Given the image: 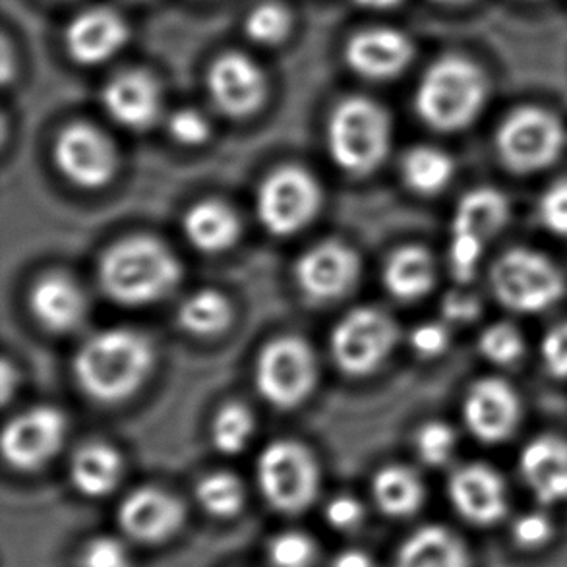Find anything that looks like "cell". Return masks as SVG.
I'll use <instances>...</instances> for the list:
<instances>
[{
	"label": "cell",
	"instance_id": "obj_13",
	"mask_svg": "<svg viewBox=\"0 0 567 567\" xmlns=\"http://www.w3.org/2000/svg\"><path fill=\"white\" fill-rule=\"evenodd\" d=\"M66 434V419L54 406H33L2 432V453L12 467L35 471L53 460Z\"/></svg>",
	"mask_w": 567,
	"mask_h": 567
},
{
	"label": "cell",
	"instance_id": "obj_28",
	"mask_svg": "<svg viewBox=\"0 0 567 567\" xmlns=\"http://www.w3.org/2000/svg\"><path fill=\"white\" fill-rule=\"evenodd\" d=\"M372 494L380 512L390 517H409L421 509L424 486L413 468L403 465L383 467L372 483Z\"/></svg>",
	"mask_w": 567,
	"mask_h": 567
},
{
	"label": "cell",
	"instance_id": "obj_46",
	"mask_svg": "<svg viewBox=\"0 0 567 567\" xmlns=\"http://www.w3.org/2000/svg\"><path fill=\"white\" fill-rule=\"evenodd\" d=\"M12 385H16V370L10 362H2V399L7 401L12 393Z\"/></svg>",
	"mask_w": 567,
	"mask_h": 567
},
{
	"label": "cell",
	"instance_id": "obj_22",
	"mask_svg": "<svg viewBox=\"0 0 567 567\" xmlns=\"http://www.w3.org/2000/svg\"><path fill=\"white\" fill-rule=\"evenodd\" d=\"M30 308L45 330L69 333L84 322L87 299L72 277L54 271L33 285Z\"/></svg>",
	"mask_w": 567,
	"mask_h": 567
},
{
	"label": "cell",
	"instance_id": "obj_37",
	"mask_svg": "<svg viewBox=\"0 0 567 567\" xmlns=\"http://www.w3.org/2000/svg\"><path fill=\"white\" fill-rule=\"evenodd\" d=\"M131 556L121 540L93 538L80 556V567H131Z\"/></svg>",
	"mask_w": 567,
	"mask_h": 567
},
{
	"label": "cell",
	"instance_id": "obj_31",
	"mask_svg": "<svg viewBox=\"0 0 567 567\" xmlns=\"http://www.w3.org/2000/svg\"><path fill=\"white\" fill-rule=\"evenodd\" d=\"M199 506L214 517H235L245 506V486L240 478L225 471H215L204 476L196 486Z\"/></svg>",
	"mask_w": 567,
	"mask_h": 567
},
{
	"label": "cell",
	"instance_id": "obj_20",
	"mask_svg": "<svg viewBox=\"0 0 567 567\" xmlns=\"http://www.w3.org/2000/svg\"><path fill=\"white\" fill-rule=\"evenodd\" d=\"M128 39L123 16L113 8H87L69 23L64 43L80 64H101L113 59Z\"/></svg>",
	"mask_w": 567,
	"mask_h": 567
},
{
	"label": "cell",
	"instance_id": "obj_29",
	"mask_svg": "<svg viewBox=\"0 0 567 567\" xmlns=\"http://www.w3.org/2000/svg\"><path fill=\"white\" fill-rule=\"evenodd\" d=\"M233 322L229 299L214 289L192 292L178 308V323L194 336H217Z\"/></svg>",
	"mask_w": 567,
	"mask_h": 567
},
{
	"label": "cell",
	"instance_id": "obj_10",
	"mask_svg": "<svg viewBox=\"0 0 567 567\" xmlns=\"http://www.w3.org/2000/svg\"><path fill=\"white\" fill-rule=\"evenodd\" d=\"M509 215L506 196L494 188H476L461 198L452 225L450 264L453 276L468 281L475 276L484 246L504 229Z\"/></svg>",
	"mask_w": 567,
	"mask_h": 567
},
{
	"label": "cell",
	"instance_id": "obj_17",
	"mask_svg": "<svg viewBox=\"0 0 567 567\" xmlns=\"http://www.w3.org/2000/svg\"><path fill=\"white\" fill-rule=\"evenodd\" d=\"M463 416L468 430L486 444H498L522 419V401L514 388L498 378H486L468 390Z\"/></svg>",
	"mask_w": 567,
	"mask_h": 567
},
{
	"label": "cell",
	"instance_id": "obj_7",
	"mask_svg": "<svg viewBox=\"0 0 567 567\" xmlns=\"http://www.w3.org/2000/svg\"><path fill=\"white\" fill-rule=\"evenodd\" d=\"M318 382V361L305 339L284 336L261 349L256 361V385L277 409L299 406Z\"/></svg>",
	"mask_w": 567,
	"mask_h": 567
},
{
	"label": "cell",
	"instance_id": "obj_18",
	"mask_svg": "<svg viewBox=\"0 0 567 567\" xmlns=\"http://www.w3.org/2000/svg\"><path fill=\"white\" fill-rule=\"evenodd\" d=\"M414 45L403 31L370 28L349 39L346 61L354 74L367 80H391L411 64Z\"/></svg>",
	"mask_w": 567,
	"mask_h": 567
},
{
	"label": "cell",
	"instance_id": "obj_12",
	"mask_svg": "<svg viewBox=\"0 0 567 567\" xmlns=\"http://www.w3.org/2000/svg\"><path fill=\"white\" fill-rule=\"evenodd\" d=\"M54 162L64 177L82 188H101L118 169L116 147L105 132L87 123L70 124L54 144Z\"/></svg>",
	"mask_w": 567,
	"mask_h": 567
},
{
	"label": "cell",
	"instance_id": "obj_19",
	"mask_svg": "<svg viewBox=\"0 0 567 567\" xmlns=\"http://www.w3.org/2000/svg\"><path fill=\"white\" fill-rule=\"evenodd\" d=\"M103 105L116 123L132 131H146L162 115V87L146 70H126L109 80Z\"/></svg>",
	"mask_w": 567,
	"mask_h": 567
},
{
	"label": "cell",
	"instance_id": "obj_15",
	"mask_svg": "<svg viewBox=\"0 0 567 567\" xmlns=\"http://www.w3.org/2000/svg\"><path fill=\"white\" fill-rule=\"evenodd\" d=\"M207 90L223 115L243 118L261 107L268 82L260 64L248 54L225 53L207 72Z\"/></svg>",
	"mask_w": 567,
	"mask_h": 567
},
{
	"label": "cell",
	"instance_id": "obj_5",
	"mask_svg": "<svg viewBox=\"0 0 567 567\" xmlns=\"http://www.w3.org/2000/svg\"><path fill=\"white\" fill-rule=\"evenodd\" d=\"M258 484L269 506L281 514H302L320 492V467L307 445L277 440L258 457Z\"/></svg>",
	"mask_w": 567,
	"mask_h": 567
},
{
	"label": "cell",
	"instance_id": "obj_23",
	"mask_svg": "<svg viewBox=\"0 0 567 567\" xmlns=\"http://www.w3.org/2000/svg\"><path fill=\"white\" fill-rule=\"evenodd\" d=\"M522 475L538 502L545 506L567 499V442L540 436L522 453Z\"/></svg>",
	"mask_w": 567,
	"mask_h": 567
},
{
	"label": "cell",
	"instance_id": "obj_44",
	"mask_svg": "<svg viewBox=\"0 0 567 567\" xmlns=\"http://www.w3.org/2000/svg\"><path fill=\"white\" fill-rule=\"evenodd\" d=\"M478 312H481V302L467 292H452L442 302V315L450 322H473Z\"/></svg>",
	"mask_w": 567,
	"mask_h": 567
},
{
	"label": "cell",
	"instance_id": "obj_38",
	"mask_svg": "<svg viewBox=\"0 0 567 567\" xmlns=\"http://www.w3.org/2000/svg\"><path fill=\"white\" fill-rule=\"evenodd\" d=\"M169 132L173 138L185 146H199L209 138L212 126L196 109H178L171 116Z\"/></svg>",
	"mask_w": 567,
	"mask_h": 567
},
{
	"label": "cell",
	"instance_id": "obj_40",
	"mask_svg": "<svg viewBox=\"0 0 567 567\" xmlns=\"http://www.w3.org/2000/svg\"><path fill=\"white\" fill-rule=\"evenodd\" d=\"M540 219L556 235H567V181L546 190L540 199Z\"/></svg>",
	"mask_w": 567,
	"mask_h": 567
},
{
	"label": "cell",
	"instance_id": "obj_43",
	"mask_svg": "<svg viewBox=\"0 0 567 567\" xmlns=\"http://www.w3.org/2000/svg\"><path fill=\"white\" fill-rule=\"evenodd\" d=\"M450 343V333L442 323H422L411 331V347L416 354L432 359L444 353Z\"/></svg>",
	"mask_w": 567,
	"mask_h": 567
},
{
	"label": "cell",
	"instance_id": "obj_21",
	"mask_svg": "<svg viewBox=\"0 0 567 567\" xmlns=\"http://www.w3.org/2000/svg\"><path fill=\"white\" fill-rule=\"evenodd\" d=\"M450 498L463 519L475 525H494L507 512V491L502 476L486 465H467L450 481Z\"/></svg>",
	"mask_w": 567,
	"mask_h": 567
},
{
	"label": "cell",
	"instance_id": "obj_2",
	"mask_svg": "<svg viewBox=\"0 0 567 567\" xmlns=\"http://www.w3.org/2000/svg\"><path fill=\"white\" fill-rule=\"evenodd\" d=\"M183 276L177 256L154 237H128L105 250L100 284L109 299L144 307L167 297Z\"/></svg>",
	"mask_w": 567,
	"mask_h": 567
},
{
	"label": "cell",
	"instance_id": "obj_6",
	"mask_svg": "<svg viewBox=\"0 0 567 567\" xmlns=\"http://www.w3.org/2000/svg\"><path fill=\"white\" fill-rule=\"evenodd\" d=\"M492 291L499 302L515 312H543L566 291L560 269L543 254L515 248L499 256L492 266Z\"/></svg>",
	"mask_w": 567,
	"mask_h": 567
},
{
	"label": "cell",
	"instance_id": "obj_8",
	"mask_svg": "<svg viewBox=\"0 0 567 567\" xmlns=\"http://www.w3.org/2000/svg\"><path fill=\"white\" fill-rule=\"evenodd\" d=\"M399 328L377 307L354 308L331 331V357L351 377L370 374L398 346Z\"/></svg>",
	"mask_w": 567,
	"mask_h": 567
},
{
	"label": "cell",
	"instance_id": "obj_33",
	"mask_svg": "<svg viewBox=\"0 0 567 567\" xmlns=\"http://www.w3.org/2000/svg\"><path fill=\"white\" fill-rule=\"evenodd\" d=\"M291 12L277 2H264L246 16V35L258 45H277L291 31Z\"/></svg>",
	"mask_w": 567,
	"mask_h": 567
},
{
	"label": "cell",
	"instance_id": "obj_47",
	"mask_svg": "<svg viewBox=\"0 0 567 567\" xmlns=\"http://www.w3.org/2000/svg\"><path fill=\"white\" fill-rule=\"evenodd\" d=\"M401 0H354V4L369 10H390L398 7Z\"/></svg>",
	"mask_w": 567,
	"mask_h": 567
},
{
	"label": "cell",
	"instance_id": "obj_1",
	"mask_svg": "<svg viewBox=\"0 0 567 567\" xmlns=\"http://www.w3.org/2000/svg\"><path fill=\"white\" fill-rule=\"evenodd\" d=\"M154 367V349L138 331L113 328L85 341L74 359L76 382L87 398L118 403L131 398Z\"/></svg>",
	"mask_w": 567,
	"mask_h": 567
},
{
	"label": "cell",
	"instance_id": "obj_30",
	"mask_svg": "<svg viewBox=\"0 0 567 567\" xmlns=\"http://www.w3.org/2000/svg\"><path fill=\"white\" fill-rule=\"evenodd\" d=\"M401 173L406 186L414 192L437 194L452 181V157L436 147H413L406 152L401 162Z\"/></svg>",
	"mask_w": 567,
	"mask_h": 567
},
{
	"label": "cell",
	"instance_id": "obj_34",
	"mask_svg": "<svg viewBox=\"0 0 567 567\" xmlns=\"http://www.w3.org/2000/svg\"><path fill=\"white\" fill-rule=\"evenodd\" d=\"M318 548L300 530H285L269 540L268 558L274 567H312Z\"/></svg>",
	"mask_w": 567,
	"mask_h": 567
},
{
	"label": "cell",
	"instance_id": "obj_16",
	"mask_svg": "<svg viewBox=\"0 0 567 567\" xmlns=\"http://www.w3.org/2000/svg\"><path fill=\"white\" fill-rule=\"evenodd\" d=\"M185 523L183 502L163 488L144 486L131 492L118 506V525L128 537L144 545H159Z\"/></svg>",
	"mask_w": 567,
	"mask_h": 567
},
{
	"label": "cell",
	"instance_id": "obj_26",
	"mask_svg": "<svg viewBox=\"0 0 567 567\" xmlns=\"http://www.w3.org/2000/svg\"><path fill=\"white\" fill-rule=\"evenodd\" d=\"M395 567H468L467 550L452 530L430 525L401 545Z\"/></svg>",
	"mask_w": 567,
	"mask_h": 567
},
{
	"label": "cell",
	"instance_id": "obj_39",
	"mask_svg": "<svg viewBox=\"0 0 567 567\" xmlns=\"http://www.w3.org/2000/svg\"><path fill=\"white\" fill-rule=\"evenodd\" d=\"M553 537L554 525L545 514H525L514 523V540L527 550L543 548Z\"/></svg>",
	"mask_w": 567,
	"mask_h": 567
},
{
	"label": "cell",
	"instance_id": "obj_9",
	"mask_svg": "<svg viewBox=\"0 0 567 567\" xmlns=\"http://www.w3.org/2000/svg\"><path fill=\"white\" fill-rule=\"evenodd\" d=\"M320 206L322 188L312 173L297 165H285L268 175L256 198L261 225L277 237L305 229Z\"/></svg>",
	"mask_w": 567,
	"mask_h": 567
},
{
	"label": "cell",
	"instance_id": "obj_24",
	"mask_svg": "<svg viewBox=\"0 0 567 567\" xmlns=\"http://www.w3.org/2000/svg\"><path fill=\"white\" fill-rule=\"evenodd\" d=\"M123 457L113 445L90 442L82 445L70 461V478L80 494L87 498H103L123 478Z\"/></svg>",
	"mask_w": 567,
	"mask_h": 567
},
{
	"label": "cell",
	"instance_id": "obj_32",
	"mask_svg": "<svg viewBox=\"0 0 567 567\" xmlns=\"http://www.w3.org/2000/svg\"><path fill=\"white\" fill-rule=\"evenodd\" d=\"M254 432V416L245 405L229 403L221 406V411L215 414L212 424V440L214 445L223 453L243 452L250 442Z\"/></svg>",
	"mask_w": 567,
	"mask_h": 567
},
{
	"label": "cell",
	"instance_id": "obj_11",
	"mask_svg": "<svg viewBox=\"0 0 567 567\" xmlns=\"http://www.w3.org/2000/svg\"><path fill=\"white\" fill-rule=\"evenodd\" d=\"M561 147L560 121L543 109H517L499 126V155L507 167L517 173H533L553 165Z\"/></svg>",
	"mask_w": 567,
	"mask_h": 567
},
{
	"label": "cell",
	"instance_id": "obj_25",
	"mask_svg": "<svg viewBox=\"0 0 567 567\" xmlns=\"http://www.w3.org/2000/svg\"><path fill=\"white\" fill-rule=\"evenodd\" d=\"M183 227L190 245L207 254L227 250L240 235L238 215L219 199H204L192 206Z\"/></svg>",
	"mask_w": 567,
	"mask_h": 567
},
{
	"label": "cell",
	"instance_id": "obj_27",
	"mask_svg": "<svg viewBox=\"0 0 567 567\" xmlns=\"http://www.w3.org/2000/svg\"><path fill=\"white\" fill-rule=\"evenodd\" d=\"M436 268L422 246H403L383 268V285L399 300H416L434 287Z\"/></svg>",
	"mask_w": 567,
	"mask_h": 567
},
{
	"label": "cell",
	"instance_id": "obj_35",
	"mask_svg": "<svg viewBox=\"0 0 567 567\" xmlns=\"http://www.w3.org/2000/svg\"><path fill=\"white\" fill-rule=\"evenodd\" d=\"M481 351L496 364H514L525 351L522 333L509 323H494L481 338Z\"/></svg>",
	"mask_w": 567,
	"mask_h": 567
},
{
	"label": "cell",
	"instance_id": "obj_45",
	"mask_svg": "<svg viewBox=\"0 0 567 567\" xmlns=\"http://www.w3.org/2000/svg\"><path fill=\"white\" fill-rule=\"evenodd\" d=\"M331 567H374V561L369 554L357 550V548H349L346 553L336 556Z\"/></svg>",
	"mask_w": 567,
	"mask_h": 567
},
{
	"label": "cell",
	"instance_id": "obj_4",
	"mask_svg": "<svg viewBox=\"0 0 567 567\" xmlns=\"http://www.w3.org/2000/svg\"><path fill=\"white\" fill-rule=\"evenodd\" d=\"M391 123L388 111L369 97L341 101L328 123V150L339 169L369 175L388 155Z\"/></svg>",
	"mask_w": 567,
	"mask_h": 567
},
{
	"label": "cell",
	"instance_id": "obj_48",
	"mask_svg": "<svg viewBox=\"0 0 567 567\" xmlns=\"http://www.w3.org/2000/svg\"><path fill=\"white\" fill-rule=\"evenodd\" d=\"M437 2H450V4H457V2H467V0H437Z\"/></svg>",
	"mask_w": 567,
	"mask_h": 567
},
{
	"label": "cell",
	"instance_id": "obj_42",
	"mask_svg": "<svg viewBox=\"0 0 567 567\" xmlns=\"http://www.w3.org/2000/svg\"><path fill=\"white\" fill-rule=\"evenodd\" d=\"M543 361L553 377L567 378V322L556 326L546 333L543 347Z\"/></svg>",
	"mask_w": 567,
	"mask_h": 567
},
{
	"label": "cell",
	"instance_id": "obj_36",
	"mask_svg": "<svg viewBox=\"0 0 567 567\" xmlns=\"http://www.w3.org/2000/svg\"><path fill=\"white\" fill-rule=\"evenodd\" d=\"M416 453L430 467H440L452 457L455 432L444 422H426L414 437Z\"/></svg>",
	"mask_w": 567,
	"mask_h": 567
},
{
	"label": "cell",
	"instance_id": "obj_3",
	"mask_svg": "<svg viewBox=\"0 0 567 567\" xmlns=\"http://www.w3.org/2000/svg\"><path fill=\"white\" fill-rule=\"evenodd\" d=\"M488 85L476 64L452 54L434 62L422 76L414 107L424 123L442 132L460 131L475 121Z\"/></svg>",
	"mask_w": 567,
	"mask_h": 567
},
{
	"label": "cell",
	"instance_id": "obj_14",
	"mask_svg": "<svg viewBox=\"0 0 567 567\" xmlns=\"http://www.w3.org/2000/svg\"><path fill=\"white\" fill-rule=\"evenodd\" d=\"M361 274L359 254L341 240H323L300 256L295 277L300 291L316 302L341 299Z\"/></svg>",
	"mask_w": 567,
	"mask_h": 567
},
{
	"label": "cell",
	"instance_id": "obj_41",
	"mask_svg": "<svg viewBox=\"0 0 567 567\" xmlns=\"http://www.w3.org/2000/svg\"><path fill=\"white\" fill-rule=\"evenodd\" d=\"M326 519L333 529L353 530L364 522V506L353 496H336L328 502Z\"/></svg>",
	"mask_w": 567,
	"mask_h": 567
}]
</instances>
